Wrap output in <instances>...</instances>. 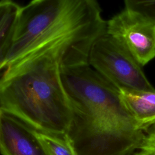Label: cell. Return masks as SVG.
<instances>
[{
	"label": "cell",
	"mask_w": 155,
	"mask_h": 155,
	"mask_svg": "<svg viewBox=\"0 0 155 155\" xmlns=\"http://www.w3.org/2000/svg\"><path fill=\"white\" fill-rule=\"evenodd\" d=\"M33 130L48 155H76L65 135Z\"/></svg>",
	"instance_id": "cell-9"
},
{
	"label": "cell",
	"mask_w": 155,
	"mask_h": 155,
	"mask_svg": "<svg viewBox=\"0 0 155 155\" xmlns=\"http://www.w3.org/2000/svg\"><path fill=\"white\" fill-rule=\"evenodd\" d=\"M3 114V112L0 107V132H1V117H2V115Z\"/></svg>",
	"instance_id": "cell-13"
},
{
	"label": "cell",
	"mask_w": 155,
	"mask_h": 155,
	"mask_svg": "<svg viewBox=\"0 0 155 155\" xmlns=\"http://www.w3.org/2000/svg\"><path fill=\"white\" fill-rule=\"evenodd\" d=\"M107 21L95 0H34L21 6L4 70L47 52L61 59V68L88 64Z\"/></svg>",
	"instance_id": "cell-1"
},
{
	"label": "cell",
	"mask_w": 155,
	"mask_h": 155,
	"mask_svg": "<svg viewBox=\"0 0 155 155\" xmlns=\"http://www.w3.org/2000/svg\"><path fill=\"white\" fill-rule=\"evenodd\" d=\"M88 64L118 90H155L142 66L107 32L93 45Z\"/></svg>",
	"instance_id": "cell-4"
},
{
	"label": "cell",
	"mask_w": 155,
	"mask_h": 155,
	"mask_svg": "<svg viewBox=\"0 0 155 155\" xmlns=\"http://www.w3.org/2000/svg\"><path fill=\"white\" fill-rule=\"evenodd\" d=\"M61 78L73 122L137 127L120 100L119 90L89 65L61 68Z\"/></svg>",
	"instance_id": "cell-3"
},
{
	"label": "cell",
	"mask_w": 155,
	"mask_h": 155,
	"mask_svg": "<svg viewBox=\"0 0 155 155\" xmlns=\"http://www.w3.org/2000/svg\"><path fill=\"white\" fill-rule=\"evenodd\" d=\"M125 8L155 25V1L126 0Z\"/></svg>",
	"instance_id": "cell-10"
},
{
	"label": "cell",
	"mask_w": 155,
	"mask_h": 155,
	"mask_svg": "<svg viewBox=\"0 0 155 155\" xmlns=\"http://www.w3.org/2000/svg\"><path fill=\"white\" fill-rule=\"evenodd\" d=\"M0 153L2 155H48L33 129L4 113L1 124Z\"/></svg>",
	"instance_id": "cell-6"
},
{
	"label": "cell",
	"mask_w": 155,
	"mask_h": 155,
	"mask_svg": "<svg viewBox=\"0 0 155 155\" xmlns=\"http://www.w3.org/2000/svg\"><path fill=\"white\" fill-rule=\"evenodd\" d=\"M0 107L32 129L66 135L72 119L61 78V60L47 52L4 70Z\"/></svg>",
	"instance_id": "cell-2"
},
{
	"label": "cell",
	"mask_w": 155,
	"mask_h": 155,
	"mask_svg": "<svg viewBox=\"0 0 155 155\" xmlns=\"http://www.w3.org/2000/svg\"><path fill=\"white\" fill-rule=\"evenodd\" d=\"M141 149L155 150V124L145 131V139Z\"/></svg>",
	"instance_id": "cell-11"
},
{
	"label": "cell",
	"mask_w": 155,
	"mask_h": 155,
	"mask_svg": "<svg viewBox=\"0 0 155 155\" xmlns=\"http://www.w3.org/2000/svg\"><path fill=\"white\" fill-rule=\"evenodd\" d=\"M21 7L12 1H0V71L12 46Z\"/></svg>",
	"instance_id": "cell-8"
},
{
	"label": "cell",
	"mask_w": 155,
	"mask_h": 155,
	"mask_svg": "<svg viewBox=\"0 0 155 155\" xmlns=\"http://www.w3.org/2000/svg\"><path fill=\"white\" fill-rule=\"evenodd\" d=\"M119 91L123 105L139 129L145 132L155 124V90Z\"/></svg>",
	"instance_id": "cell-7"
},
{
	"label": "cell",
	"mask_w": 155,
	"mask_h": 155,
	"mask_svg": "<svg viewBox=\"0 0 155 155\" xmlns=\"http://www.w3.org/2000/svg\"><path fill=\"white\" fill-rule=\"evenodd\" d=\"M107 33L142 67L155 58V25L125 8L107 21Z\"/></svg>",
	"instance_id": "cell-5"
},
{
	"label": "cell",
	"mask_w": 155,
	"mask_h": 155,
	"mask_svg": "<svg viewBox=\"0 0 155 155\" xmlns=\"http://www.w3.org/2000/svg\"><path fill=\"white\" fill-rule=\"evenodd\" d=\"M134 155H155V150L153 149H141Z\"/></svg>",
	"instance_id": "cell-12"
}]
</instances>
